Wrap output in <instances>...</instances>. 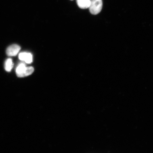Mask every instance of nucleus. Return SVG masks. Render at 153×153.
<instances>
[{"instance_id": "2", "label": "nucleus", "mask_w": 153, "mask_h": 153, "mask_svg": "<svg viewBox=\"0 0 153 153\" xmlns=\"http://www.w3.org/2000/svg\"><path fill=\"white\" fill-rule=\"evenodd\" d=\"M102 0H91L89 8L90 12L93 15L98 14L102 10Z\"/></svg>"}, {"instance_id": "7", "label": "nucleus", "mask_w": 153, "mask_h": 153, "mask_svg": "<svg viewBox=\"0 0 153 153\" xmlns=\"http://www.w3.org/2000/svg\"><path fill=\"white\" fill-rule=\"evenodd\" d=\"M71 1H73V0H71Z\"/></svg>"}, {"instance_id": "4", "label": "nucleus", "mask_w": 153, "mask_h": 153, "mask_svg": "<svg viewBox=\"0 0 153 153\" xmlns=\"http://www.w3.org/2000/svg\"><path fill=\"white\" fill-rule=\"evenodd\" d=\"M19 57L20 60L24 61L28 64H30L32 62V55L30 53H20L19 55Z\"/></svg>"}, {"instance_id": "3", "label": "nucleus", "mask_w": 153, "mask_h": 153, "mask_svg": "<svg viewBox=\"0 0 153 153\" xmlns=\"http://www.w3.org/2000/svg\"><path fill=\"white\" fill-rule=\"evenodd\" d=\"M21 47L17 45H13L7 48V54L8 56H15L18 54L20 51Z\"/></svg>"}, {"instance_id": "6", "label": "nucleus", "mask_w": 153, "mask_h": 153, "mask_svg": "<svg viewBox=\"0 0 153 153\" xmlns=\"http://www.w3.org/2000/svg\"><path fill=\"white\" fill-rule=\"evenodd\" d=\"M14 64H13L12 60L11 59H8L6 61L5 65V68L6 71L7 72L11 71Z\"/></svg>"}, {"instance_id": "1", "label": "nucleus", "mask_w": 153, "mask_h": 153, "mask_svg": "<svg viewBox=\"0 0 153 153\" xmlns=\"http://www.w3.org/2000/svg\"><path fill=\"white\" fill-rule=\"evenodd\" d=\"M32 67H26L23 63H21L16 69V74L19 77H24L30 75L34 72Z\"/></svg>"}, {"instance_id": "5", "label": "nucleus", "mask_w": 153, "mask_h": 153, "mask_svg": "<svg viewBox=\"0 0 153 153\" xmlns=\"http://www.w3.org/2000/svg\"><path fill=\"white\" fill-rule=\"evenodd\" d=\"M76 2L79 8L86 9L89 8L91 5V0H76Z\"/></svg>"}]
</instances>
